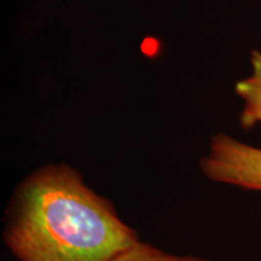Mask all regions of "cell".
I'll list each match as a JSON object with an SVG mask.
<instances>
[{"label": "cell", "mask_w": 261, "mask_h": 261, "mask_svg": "<svg viewBox=\"0 0 261 261\" xmlns=\"http://www.w3.org/2000/svg\"><path fill=\"white\" fill-rule=\"evenodd\" d=\"M142 52L148 58H154L161 52V42L154 37H148L143 42Z\"/></svg>", "instance_id": "obj_5"}, {"label": "cell", "mask_w": 261, "mask_h": 261, "mask_svg": "<svg viewBox=\"0 0 261 261\" xmlns=\"http://www.w3.org/2000/svg\"><path fill=\"white\" fill-rule=\"evenodd\" d=\"M250 64L252 73L249 76L234 85V92L243 102L238 121L246 130L261 125V51H252Z\"/></svg>", "instance_id": "obj_3"}, {"label": "cell", "mask_w": 261, "mask_h": 261, "mask_svg": "<svg viewBox=\"0 0 261 261\" xmlns=\"http://www.w3.org/2000/svg\"><path fill=\"white\" fill-rule=\"evenodd\" d=\"M205 178L244 190L261 191V148L226 133H215L200 161Z\"/></svg>", "instance_id": "obj_2"}, {"label": "cell", "mask_w": 261, "mask_h": 261, "mask_svg": "<svg viewBox=\"0 0 261 261\" xmlns=\"http://www.w3.org/2000/svg\"><path fill=\"white\" fill-rule=\"evenodd\" d=\"M112 261H211L191 255H177L160 249L152 244L138 241Z\"/></svg>", "instance_id": "obj_4"}, {"label": "cell", "mask_w": 261, "mask_h": 261, "mask_svg": "<svg viewBox=\"0 0 261 261\" xmlns=\"http://www.w3.org/2000/svg\"><path fill=\"white\" fill-rule=\"evenodd\" d=\"M3 241L18 261H112L140 241L113 202L67 163H48L16 185Z\"/></svg>", "instance_id": "obj_1"}]
</instances>
